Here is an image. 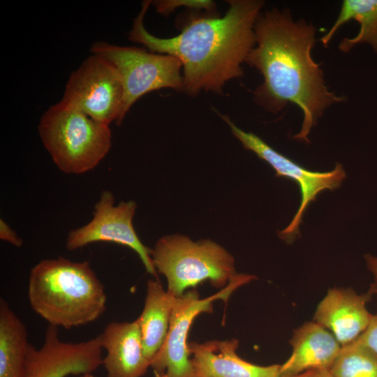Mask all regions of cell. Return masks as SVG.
<instances>
[{
  "mask_svg": "<svg viewBox=\"0 0 377 377\" xmlns=\"http://www.w3.org/2000/svg\"><path fill=\"white\" fill-rule=\"evenodd\" d=\"M316 32L312 23L295 21L288 8L267 10L255 24L256 43L245 61L263 77L253 91L256 103L274 114L288 103L297 105L303 121L293 138L306 142L325 110L346 101L329 90L323 70L311 56Z\"/></svg>",
  "mask_w": 377,
  "mask_h": 377,
  "instance_id": "1",
  "label": "cell"
},
{
  "mask_svg": "<svg viewBox=\"0 0 377 377\" xmlns=\"http://www.w3.org/2000/svg\"><path fill=\"white\" fill-rule=\"evenodd\" d=\"M99 335L78 343L62 341L58 327L49 325L43 346L29 343L25 377H66L93 373L102 365Z\"/></svg>",
  "mask_w": 377,
  "mask_h": 377,
  "instance_id": "11",
  "label": "cell"
},
{
  "mask_svg": "<svg viewBox=\"0 0 377 377\" xmlns=\"http://www.w3.org/2000/svg\"><path fill=\"white\" fill-rule=\"evenodd\" d=\"M371 295L352 289H330L316 310L313 321L329 329L341 344L355 340L367 327L372 314L367 309Z\"/></svg>",
  "mask_w": 377,
  "mask_h": 377,
  "instance_id": "13",
  "label": "cell"
},
{
  "mask_svg": "<svg viewBox=\"0 0 377 377\" xmlns=\"http://www.w3.org/2000/svg\"><path fill=\"white\" fill-rule=\"evenodd\" d=\"M218 114L228 124L232 133L245 149L253 151L267 163L274 170L276 177L291 179L299 185L301 193L300 207L290 224L279 232L281 239L290 242L299 234L302 216L309 204L314 201L322 191H332L341 186L346 178L342 165L337 163L334 169L325 172L308 170L276 151L256 134L237 127L228 115Z\"/></svg>",
  "mask_w": 377,
  "mask_h": 377,
  "instance_id": "9",
  "label": "cell"
},
{
  "mask_svg": "<svg viewBox=\"0 0 377 377\" xmlns=\"http://www.w3.org/2000/svg\"><path fill=\"white\" fill-rule=\"evenodd\" d=\"M356 339L377 354V313L372 315L367 327Z\"/></svg>",
  "mask_w": 377,
  "mask_h": 377,
  "instance_id": "21",
  "label": "cell"
},
{
  "mask_svg": "<svg viewBox=\"0 0 377 377\" xmlns=\"http://www.w3.org/2000/svg\"><path fill=\"white\" fill-rule=\"evenodd\" d=\"M136 209L137 204L133 200L115 205L113 194L110 191H103L95 204L92 219L68 232L66 249L75 251L97 242L128 246L138 255L147 272L156 276L151 249L140 241L133 225Z\"/></svg>",
  "mask_w": 377,
  "mask_h": 377,
  "instance_id": "10",
  "label": "cell"
},
{
  "mask_svg": "<svg viewBox=\"0 0 377 377\" xmlns=\"http://www.w3.org/2000/svg\"><path fill=\"white\" fill-rule=\"evenodd\" d=\"M290 343L293 352L281 365L280 376H293L309 369H330L341 348L326 328L307 322L294 330Z\"/></svg>",
  "mask_w": 377,
  "mask_h": 377,
  "instance_id": "15",
  "label": "cell"
},
{
  "mask_svg": "<svg viewBox=\"0 0 377 377\" xmlns=\"http://www.w3.org/2000/svg\"><path fill=\"white\" fill-rule=\"evenodd\" d=\"M61 100L102 124L122 122L121 78L115 68L98 55L92 54L71 73Z\"/></svg>",
  "mask_w": 377,
  "mask_h": 377,
  "instance_id": "8",
  "label": "cell"
},
{
  "mask_svg": "<svg viewBox=\"0 0 377 377\" xmlns=\"http://www.w3.org/2000/svg\"><path fill=\"white\" fill-rule=\"evenodd\" d=\"M256 278L254 275L240 273L226 287L207 297L201 298L194 289L177 297L165 339L150 363L154 377H192L188 336L194 320L201 313H212L215 301L227 302L236 289Z\"/></svg>",
  "mask_w": 377,
  "mask_h": 377,
  "instance_id": "7",
  "label": "cell"
},
{
  "mask_svg": "<svg viewBox=\"0 0 377 377\" xmlns=\"http://www.w3.org/2000/svg\"><path fill=\"white\" fill-rule=\"evenodd\" d=\"M329 371L334 377H377V354L355 339L341 346Z\"/></svg>",
  "mask_w": 377,
  "mask_h": 377,
  "instance_id": "19",
  "label": "cell"
},
{
  "mask_svg": "<svg viewBox=\"0 0 377 377\" xmlns=\"http://www.w3.org/2000/svg\"><path fill=\"white\" fill-rule=\"evenodd\" d=\"M224 16L214 13L191 15L181 31L158 38L144 26L151 1H144L128 38L150 52L169 54L182 64V92L195 96L201 91L222 94L226 83L244 75L242 64L255 45V24L262 13L261 0H228Z\"/></svg>",
  "mask_w": 377,
  "mask_h": 377,
  "instance_id": "2",
  "label": "cell"
},
{
  "mask_svg": "<svg viewBox=\"0 0 377 377\" xmlns=\"http://www.w3.org/2000/svg\"><path fill=\"white\" fill-rule=\"evenodd\" d=\"M350 20H355L360 24L359 32L353 38H344L339 49L346 53L357 45L368 43L377 54V0L343 1L336 21L320 38V42L326 47L337 30Z\"/></svg>",
  "mask_w": 377,
  "mask_h": 377,
  "instance_id": "18",
  "label": "cell"
},
{
  "mask_svg": "<svg viewBox=\"0 0 377 377\" xmlns=\"http://www.w3.org/2000/svg\"><path fill=\"white\" fill-rule=\"evenodd\" d=\"M38 133L54 163L69 175L94 169L112 145L109 125L91 119L62 100L43 113Z\"/></svg>",
  "mask_w": 377,
  "mask_h": 377,
  "instance_id": "4",
  "label": "cell"
},
{
  "mask_svg": "<svg viewBox=\"0 0 377 377\" xmlns=\"http://www.w3.org/2000/svg\"><path fill=\"white\" fill-rule=\"evenodd\" d=\"M279 377H334L329 369H309L293 376H279Z\"/></svg>",
  "mask_w": 377,
  "mask_h": 377,
  "instance_id": "24",
  "label": "cell"
},
{
  "mask_svg": "<svg viewBox=\"0 0 377 377\" xmlns=\"http://www.w3.org/2000/svg\"><path fill=\"white\" fill-rule=\"evenodd\" d=\"M28 297L31 309L49 325L67 330L99 318L107 302L104 286L89 263L63 257L32 267Z\"/></svg>",
  "mask_w": 377,
  "mask_h": 377,
  "instance_id": "3",
  "label": "cell"
},
{
  "mask_svg": "<svg viewBox=\"0 0 377 377\" xmlns=\"http://www.w3.org/2000/svg\"><path fill=\"white\" fill-rule=\"evenodd\" d=\"M27 330L6 301L0 299V377H25Z\"/></svg>",
  "mask_w": 377,
  "mask_h": 377,
  "instance_id": "17",
  "label": "cell"
},
{
  "mask_svg": "<svg viewBox=\"0 0 377 377\" xmlns=\"http://www.w3.org/2000/svg\"><path fill=\"white\" fill-rule=\"evenodd\" d=\"M107 377H142L150 367L144 355L137 318L132 322H111L99 335Z\"/></svg>",
  "mask_w": 377,
  "mask_h": 377,
  "instance_id": "14",
  "label": "cell"
},
{
  "mask_svg": "<svg viewBox=\"0 0 377 377\" xmlns=\"http://www.w3.org/2000/svg\"><path fill=\"white\" fill-rule=\"evenodd\" d=\"M0 239L17 248L21 247L23 244L22 239L2 219L0 220Z\"/></svg>",
  "mask_w": 377,
  "mask_h": 377,
  "instance_id": "22",
  "label": "cell"
},
{
  "mask_svg": "<svg viewBox=\"0 0 377 377\" xmlns=\"http://www.w3.org/2000/svg\"><path fill=\"white\" fill-rule=\"evenodd\" d=\"M156 11L167 16L179 6H186L193 10H203L209 13H215L216 4L209 0H161L151 1Z\"/></svg>",
  "mask_w": 377,
  "mask_h": 377,
  "instance_id": "20",
  "label": "cell"
},
{
  "mask_svg": "<svg viewBox=\"0 0 377 377\" xmlns=\"http://www.w3.org/2000/svg\"><path fill=\"white\" fill-rule=\"evenodd\" d=\"M176 298L157 280L147 281L144 307L137 320L144 355L150 363L167 336Z\"/></svg>",
  "mask_w": 377,
  "mask_h": 377,
  "instance_id": "16",
  "label": "cell"
},
{
  "mask_svg": "<svg viewBox=\"0 0 377 377\" xmlns=\"http://www.w3.org/2000/svg\"><path fill=\"white\" fill-rule=\"evenodd\" d=\"M151 256L156 272L167 279V290L176 297L203 281L222 289L238 274L233 256L210 240L196 242L175 234L161 237Z\"/></svg>",
  "mask_w": 377,
  "mask_h": 377,
  "instance_id": "5",
  "label": "cell"
},
{
  "mask_svg": "<svg viewBox=\"0 0 377 377\" xmlns=\"http://www.w3.org/2000/svg\"><path fill=\"white\" fill-rule=\"evenodd\" d=\"M91 52L108 61L119 75L124 89L121 121L131 107L149 92L163 88L182 91V64L174 56L104 41L94 43Z\"/></svg>",
  "mask_w": 377,
  "mask_h": 377,
  "instance_id": "6",
  "label": "cell"
},
{
  "mask_svg": "<svg viewBox=\"0 0 377 377\" xmlns=\"http://www.w3.org/2000/svg\"><path fill=\"white\" fill-rule=\"evenodd\" d=\"M236 339L188 343L192 377H279V364L259 366L237 354Z\"/></svg>",
  "mask_w": 377,
  "mask_h": 377,
  "instance_id": "12",
  "label": "cell"
},
{
  "mask_svg": "<svg viewBox=\"0 0 377 377\" xmlns=\"http://www.w3.org/2000/svg\"><path fill=\"white\" fill-rule=\"evenodd\" d=\"M368 269L374 276V282L371 284L368 291L371 295H374L377 298V257L370 254L364 256Z\"/></svg>",
  "mask_w": 377,
  "mask_h": 377,
  "instance_id": "23",
  "label": "cell"
},
{
  "mask_svg": "<svg viewBox=\"0 0 377 377\" xmlns=\"http://www.w3.org/2000/svg\"><path fill=\"white\" fill-rule=\"evenodd\" d=\"M79 377H95V376L92 373H89V374H82Z\"/></svg>",
  "mask_w": 377,
  "mask_h": 377,
  "instance_id": "25",
  "label": "cell"
}]
</instances>
